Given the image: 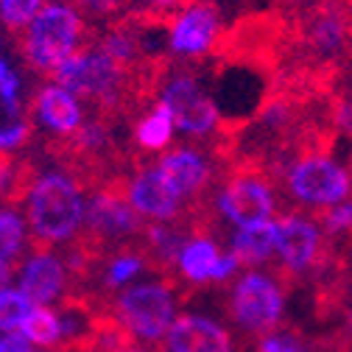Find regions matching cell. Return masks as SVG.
Segmentation results:
<instances>
[{
	"label": "cell",
	"mask_w": 352,
	"mask_h": 352,
	"mask_svg": "<svg viewBox=\"0 0 352 352\" xmlns=\"http://www.w3.org/2000/svg\"><path fill=\"white\" fill-rule=\"evenodd\" d=\"M84 188L67 170L42 173L28 196V230L31 249L48 252L56 243H67L84 227L87 204Z\"/></svg>",
	"instance_id": "obj_1"
},
{
	"label": "cell",
	"mask_w": 352,
	"mask_h": 352,
	"mask_svg": "<svg viewBox=\"0 0 352 352\" xmlns=\"http://www.w3.org/2000/svg\"><path fill=\"white\" fill-rule=\"evenodd\" d=\"M87 17L70 3H45L34 23L17 34V54L36 73H54L76 51L93 42Z\"/></svg>",
	"instance_id": "obj_2"
},
{
	"label": "cell",
	"mask_w": 352,
	"mask_h": 352,
	"mask_svg": "<svg viewBox=\"0 0 352 352\" xmlns=\"http://www.w3.org/2000/svg\"><path fill=\"white\" fill-rule=\"evenodd\" d=\"M274 188H285L291 201L305 207H333L349 199L352 176L327 154H302L272 170Z\"/></svg>",
	"instance_id": "obj_3"
},
{
	"label": "cell",
	"mask_w": 352,
	"mask_h": 352,
	"mask_svg": "<svg viewBox=\"0 0 352 352\" xmlns=\"http://www.w3.org/2000/svg\"><path fill=\"white\" fill-rule=\"evenodd\" d=\"M215 210L235 227L269 221L277 210V188L266 168L257 160H235L227 165L215 193Z\"/></svg>",
	"instance_id": "obj_4"
},
{
	"label": "cell",
	"mask_w": 352,
	"mask_h": 352,
	"mask_svg": "<svg viewBox=\"0 0 352 352\" xmlns=\"http://www.w3.org/2000/svg\"><path fill=\"white\" fill-rule=\"evenodd\" d=\"M185 280H151L131 285L120 291L115 299H109L112 314L135 333V338L160 344L168 338L173 322H176V307H179V288Z\"/></svg>",
	"instance_id": "obj_5"
},
{
	"label": "cell",
	"mask_w": 352,
	"mask_h": 352,
	"mask_svg": "<svg viewBox=\"0 0 352 352\" xmlns=\"http://www.w3.org/2000/svg\"><path fill=\"white\" fill-rule=\"evenodd\" d=\"M160 101L170 109L176 129L188 138H215V131L224 123L218 101L204 90L199 70H193L190 65H170Z\"/></svg>",
	"instance_id": "obj_6"
},
{
	"label": "cell",
	"mask_w": 352,
	"mask_h": 352,
	"mask_svg": "<svg viewBox=\"0 0 352 352\" xmlns=\"http://www.w3.org/2000/svg\"><path fill=\"white\" fill-rule=\"evenodd\" d=\"M283 307V285L274 274L246 272L232 285L227 314L243 333L260 338L280 327Z\"/></svg>",
	"instance_id": "obj_7"
},
{
	"label": "cell",
	"mask_w": 352,
	"mask_h": 352,
	"mask_svg": "<svg viewBox=\"0 0 352 352\" xmlns=\"http://www.w3.org/2000/svg\"><path fill=\"white\" fill-rule=\"evenodd\" d=\"M322 227L311 215L302 212H283L277 218V263L272 266V274L280 280V285H294L299 277L311 274L324 252Z\"/></svg>",
	"instance_id": "obj_8"
},
{
	"label": "cell",
	"mask_w": 352,
	"mask_h": 352,
	"mask_svg": "<svg viewBox=\"0 0 352 352\" xmlns=\"http://www.w3.org/2000/svg\"><path fill=\"white\" fill-rule=\"evenodd\" d=\"M221 14L210 0H196L168 25V51L185 62L212 56L221 42Z\"/></svg>",
	"instance_id": "obj_9"
},
{
	"label": "cell",
	"mask_w": 352,
	"mask_h": 352,
	"mask_svg": "<svg viewBox=\"0 0 352 352\" xmlns=\"http://www.w3.org/2000/svg\"><path fill=\"white\" fill-rule=\"evenodd\" d=\"M126 193H129L131 207H135L146 221H176V218L188 210V204L165 179L160 165H143L129 179Z\"/></svg>",
	"instance_id": "obj_10"
},
{
	"label": "cell",
	"mask_w": 352,
	"mask_h": 352,
	"mask_svg": "<svg viewBox=\"0 0 352 352\" xmlns=\"http://www.w3.org/2000/svg\"><path fill=\"white\" fill-rule=\"evenodd\" d=\"M210 157L201 154L199 148L185 146V148L168 151L157 165L165 173V179L170 182V188L179 193V199L185 204H193V201L210 199V188L215 182V170L210 165Z\"/></svg>",
	"instance_id": "obj_11"
},
{
	"label": "cell",
	"mask_w": 352,
	"mask_h": 352,
	"mask_svg": "<svg viewBox=\"0 0 352 352\" xmlns=\"http://www.w3.org/2000/svg\"><path fill=\"white\" fill-rule=\"evenodd\" d=\"M28 112H31L34 123L54 131L56 138H70L84 126V115H81V107H78L76 96L67 93L59 84L36 87V90L31 93Z\"/></svg>",
	"instance_id": "obj_12"
},
{
	"label": "cell",
	"mask_w": 352,
	"mask_h": 352,
	"mask_svg": "<svg viewBox=\"0 0 352 352\" xmlns=\"http://www.w3.org/2000/svg\"><path fill=\"white\" fill-rule=\"evenodd\" d=\"M70 274L62 257H54L51 252H34L31 260L20 272V291L34 305H51L59 296L67 294Z\"/></svg>",
	"instance_id": "obj_13"
},
{
	"label": "cell",
	"mask_w": 352,
	"mask_h": 352,
	"mask_svg": "<svg viewBox=\"0 0 352 352\" xmlns=\"http://www.w3.org/2000/svg\"><path fill=\"white\" fill-rule=\"evenodd\" d=\"M168 352H232L230 333L207 316H179L168 338Z\"/></svg>",
	"instance_id": "obj_14"
},
{
	"label": "cell",
	"mask_w": 352,
	"mask_h": 352,
	"mask_svg": "<svg viewBox=\"0 0 352 352\" xmlns=\"http://www.w3.org/2000/svg\"><path fill=\"white\" fill-rule=\"evenodd\" d=\"M277 221H257L246 227H235L230 243L232 254L241 260V266H257V263H269L277 254Z\"/></svg>",
	"instance_id": "obj_15"
},
{
	"label": "cell",
	"mask_w": 352,
	"mask_h": 352,
	"mask_svg": "<svg viewBox=\"0 0 352 352\" xmlns=\"http://www.w3.org/2000/svg\"><path fill=\"white\" fill-rule=\"evenodd\" d=\"M221 249L212 238H190L188 246L182 249L179 254V277L190 285H204V283H212V274L221 263Z\"/></svg>",
	"instance_id": "obj_16"
},
{
	"label": "cell",
	"mask_w": 352,
	"mask_h": 352,
	"mask_svg": "<svg viewBox=\"0 0 352 352\" xmlns=\"http://www.w3.org/2000/svg\"><path fill=\"white\" fill-rule=\"evenodd\" d=\"M0 235H3V249H0V277H3V288L12 285V272L14 266L23 263V252H25V224L23 215L14 207H3L0 215Z\"/></svg>",
	"instance_id": "obj_17"
},
{
	"label": "cell",
	"mask_w": 352,
	"mask_h": 352,
	"mask_svg": "<svg viewBox=\"0 0 352 352\" xmlns=\"http://www.w3.org/2000/svg\"><path fill=\"white\" fill-rule=\"evenodd\" d=\"M173 129H176V123H173L170 109L162 101H157V107L148 109L135 123V143H138V148H143V154H157L170 146Z\"/></svg>",
	"instance_id": "obj_18"
},
{
	"label": "cell",
	"mask_w": 352,
	"mask_h": 352,
	"mask_svg": "<svg viewBox=\"0 0 352 352\" xmlns=\"http://www.w3.org/2000/svg\"><path fill=\"white\" fill-rule=\"evenodd\" d=\"M143 269H148V260L138 246H129V249H120V252L109 254L104 260V272L98 277V294L107 296L109 291L129 285Z\"/></svg>",
	"instance_id": "obj_19"
},
{
	"label": "cell",
	"mask_w": 352,
	"mask_h": 352,
	"mask_svg": "<svg viewBox=\"0 0 352 352\" xmlns=\"http://www.w3.org/2000/svg\"><path fill=\"white\" fill-rule=\"evenodd\" d=\"M34 131V118L23 101L3 104V131H0V148L3 154H17Z\"/></svg>",
	"instance_id": "obj_20"
},
{
	"label": "cell",
	"mask_w": 352,
	"mask_h": 352,
	"mask_svg": "<svg viewBox=\"0 0 352 352\" xmlns=\"http://www.w3.org/2000/svg\"><path fill=\"white\" fill-rule=\"evenodd\" d=\"M20 330L31 338V344H39V346L56 349L62 344V319L45 305H34V311L28 314V319Z\"/></svg>",
	"instance_id": "obj_21"
},
{
	"label": "cell",
	"mask_w": 352,
	"mask_h": 352,
	"mask_svg": "<svg viewBox=\"0 0 352 352\" xmlns=\"http://www.w3.org/2000/svg\"><path fill=\"white\" fill-rule=\"evenodd\" d=\"M42 6H45V0H0V12H3V28L17 36L23 34L34 17L42 12Z\"/></svg>",
	"instance_id": "obj_22"
},
{
	"label": "cell",
	"mask_w": 352,
	"mask_h": 352,
	"mask_svg": "<svg viewBox=\"0 0 352 352\" xmlns=\"http://www.w3.org/2000/svg\"><path fill=\"white\" fill-rule=\"evenodd\" d=\"M31 311H34V302L23 291L3 288V294H0V327L3 330H20Z\"/></svg>",
	"instance_id": "obj_23"
},
{
	"label": "cell",
	"mask_w": 352,
	"mask_h": 352,
	"mask_svg": "<svg viewBox=\"0 0 352 352\" xmlns=\"http://www.w3.org/2000/svg\"><path fill=\"white\" fill-rule=\"evenodd\" d=\"M314 338H305L299 330H272L254 338V352H311Z\"/></svg>",
	"instance_id": "obj_24"
},
{
	"label": "cell",
	"mask_w": 352,
	"mask_h": 352,
	"mask_svg": "<svg viewBox=\"0 0 352 352\" xmlns=\"http://www.w3.org/2000/svg\"><path fill=\"white\" fill-rule=\"evenodd\" d=\"M0 78H3V104H17L20 101V90H23V78H20V70H14L12 59L3 56L0 62Z\"/></svg>",
	"instance_id": "obj_25"
},
{
	"label": "cell",
	"mask_w": 352,
	"mask_h": 352,
	"mask_svg": "<svg viewBox=\"0 0 352 352\" xmlns=\"http://www.w3.org/2000/svg\"><path fill=\"white\" fill-rule=\"evenodd\" d=\"M31 338L23 330H3V338H0V352H28Z\"/></svg>",
	"instance_id": "obj_26"
},
{
	"label": "cell",
	"mask_w": 352,
	"mask_h": 352,
	"mask_svg": "<svg viewBox=\"0 0 352 352\" xmlns=\"http://www.w3.org/2000/svg\"><path fill=\"white\" fill-rule=\"evenodd\" d=\"M238 269H241V260H238L232 252H227V254L221 257V263H218L215 274H212V283H227Z\"/></svg>",
	"instance_id": "obj_27"
},
{
	"label": "cell",
	"mask_w": 352,
	"mask_h": 352,
	"mask_svg": "<svg viewBox=\"0 0 352 352\" xmlns=\"http://www.w3.org/2000/svg\"><path fill=\"white\" fill-rule=\"evenodd\" d=\"M341 333H344V336H346V341L352 344V305L344 311V327H341Z\"/></svg>",
	"instance_id": "obj_28"
},
{
	"label": "cell",
	"mask_w": 352,
	"mask_h": 352,
	"mask_svg": "<svg viewBox=\"0 0 352 352\" xmlns=\"http://www.w3.org/2000/svg\"><path fill=\"white\" fill-rule=\"evenodd\" d=\"M120 352H143V349H138V346H129V349H120Z\"/></svg>",
	"instance_id": "obj_29"
},
{
	"label": "cell",
	"mask_w": 352,
	"mask_h": 352,
	"mask_svg": "<svg viewBox=\"0 0 352 352\" xmlns=\"http://www.w3.org/2000/svg\"><path fill=\"white\" fill-rule=\"evenodd\" d=\"M28 352H34V349H28Z\"/></svg>",
	"instance_id": "obj_30"
}]
</instances>
